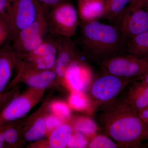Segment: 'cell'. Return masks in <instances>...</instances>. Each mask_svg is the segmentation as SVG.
Returning <instances> with one entry per match:
<instances>
[{
	"instance_id": "1",
	"label": "cell",
	"mask_w": 148,
	"mask_h": 148,
	"mask_svg": "<svg viewBox=\"0 0 148 148\" xmlns=\"http://www.w3.org/2000/svg\"><path fill=\"white\" fill-rule=\"evenodd\" d=\"M100 108L98 124L119 148L144 147L143 141L148 140V126L124 98H116Z\"/></svg>"
},
{
	"instance_id": "2",
	"label": "cell",
	"mask_w": 148,
	"mask_h": 148,
	"mask_svg": "<svg viewBox=\"0 0 148 148\" xmlns=\"http://www.w3.org/2000/svg\"><path fill=\"white\" fill-rule=\"evenodd\" d=\"M79 41L89 58L100 61L120 54L124 44L119 27L98 21L81 23Z\"/></svg>"
},
{
	"instance_id": "3",
	"label": "cell",
	"mask_w": 148,
	"mask_h": 148,
	"mask_svg": "<svg viewBox=\"0 0 148 148\" xmlns=\"http://www.w3.org/2000/svg\"><path fill=\"white\" fill-rule=\"evenodd\" d=\"M49 10L41 5L36 21L19 32L11 42L19 59L35 50L44 41L49 32L48 13Z\"/></svg>"
},
{
	"instance_id": "4",
	"label": "cell",
	"mask_w": 148,
	"mask_h": 148,
	"mask_svg": "<svg viewBox=\"0 0 148 148\" xmlns=\"http://www.w3.org/2000/svg\"><path fill=\"white\" fill-rule=\"evenodd\" d=\"M140 78L122 77L103 73L89 87L88 98L91 107L95 109L114 100L129 85Z\"/></svg>"
},
{
	"instance_id": "5",
	"label": "cell",
	"mask_w": 148,
	"mask_h": 148,
	"mask_svg": "<svg viewBox=\"0 0 148 148\" xmlns=\"http://www.w3.org/2000/svg\"><path fill=\"white\" fill-rule=\"evenodd\" d=\"M41 5L36 0H11L3 14L9 30L10 42L36 21Z\"/></svg>"
},
{
	"instance_id": "6",
	"label": "cell",
	"mask_w": 148,
	"mask_h": 148,
	"mask_svg": "<svg viewBox=\"0 0 148 148\" xmlns=\"http://www.w3.org/2000/svg\"><path fill=\"white\" fill-rule=\"evenodd\" d=\"M100 66L103 73L122 77H140L148 73V61L127 53L102 59Z\"/></svg>"
},
{
	"instance_id": "7",
	"label": "cell",
	"mask_w": 148,
	"mask_h": 148,
	"mask_svg": "<svg viewBox=\"0 0 148 148\" xmlns=\"http://www.w3.org/2000/svg\"><path fill=\"white\" fill-rule=\"evenodd\" d=\"M78 13L73 5L68 1L49 11V32L59 37L71 38L76 34L79 26Z\"/></svg>"
},
{
	"instance_id": "8",
	"label": "cell",
	"mask_w": 148,
	"mask_h": 148,
	"mask_svg": "<svg viewBox=\"0 0 148 148\" xmlns=\"http://www.w3.org/2000/svg\"><path fill=\"white\" fill-rule=\"evenodd\" d=\"M45 90L31 88L25 94L12 98L0 111V126L26 115L39 102Z\"/></svg>"
},
{
	"instance_id": "9",
	"label": "cell",
	"mask_w": 148,
	"mask_h": 148,
	"mask_svg": "<svg viewBox=\"0 0 148 148\" xmlns=\"http://www.w3.org/2000/svg\"><path fill=\"white\" fill-rule=\"evenodd\" d=\"M57 46L58 39L46 37L38 47L21 60L36 70L54 71L57 57Z\"/></svg>"
},
{
	"instance_id": "10",
	"label": "cell",
	"mask_w": 148,
	"mask_h": 148,
	"mask_svg": "<svg viewBox=\"0 0 148 148\" xmlns=\"http://www.w3.org/2000/svg\"><path fill=\"white\" fill-rule=\"evenodd\" d=\"M119 28L124 44L133 37L148 30V12L143 8L129 10L121 14Z\"/></svg>"
},
{
	"instance_id": "11",
	"label": "cell",
	"mask_w": 148,
	"mask_h": 148,
	"mask_svg": "<svg viewBox=\"0 0 148 148\" xmlns=\"http://www.w3.org/2000/svg\"><path fill=\"white\" fill-rule=\"evenodd\" d=\"M17 76L11 84L19 79L23 80L31 88L45 90L58 79L57 75L53 70L39 71L32 69L20 60L18 66Z\"/></svg>"
},
{
	"instance_id": "12",
	"label": "cell",
	"mask_w": 148,
	"mask_h": 148,
	"mask_svg": "<svg viewBox=\"0 0 148 148\" xmlns=\"http://www.w3.org/2000/svg\"><path fill=\"white\" fill-rule=\"evenodd\" d=\"M57 39V57L54 71L58 79L63 80L67 69L79 55L75 44L71 38L59 37Z\"/></svg>"
},
{
	"instance_id": "13",
	"label": "cell",
	"mask_w": 148,
	"mask_h": 148,
	"mask_svg": "<svg viewBox=\"0 0 148 148\" xmlns=\"http://www.w3.org/2000/svg\"><path fill=\"white\" fill-rule=\"evenodd\" d=\"M90 69L79 56L73 61L66 71L63 79L72 91L82 92L90 79Z\"/></svg>"
},
{
	"instance_id": "14",
	"label": "cell",
	"mask_w": 148,
	"mask_h": 148,
	"mask_svg": "<svg viewBox=\"0 0 148 148\" xmlns=\"http://www.w3.org/2000/svg\"><path fill=\"white\" fill-rule=\"evenodd\" d=\"M19 61L9 42L0 47V94L5 90Z\"/></svg>"
},
{
	"instance_id": "15",
	"label": "cell",
	"mask_w": 148,
	"mask_h": 148,
	"mask_svg": "<svg viewBox=\"0 0 148 148\" xmlns=\"http://www.w3.org/2000/svg\"><path fill=\"white\" fill-rule=\"evenodd\" d=\"M78 13L81 23L98 21L105 13L104 0H78Z\"/></svg>"
},
{
	"instance_id": "16",
	"label": "cell",
	"mask_w": 148,
	"mask_h": 148,
	"mask_svg": "<svg viewBox=\"0 0 148 148\" xmlns=\"http://www.w3.org/2000/svg\"><path fill=\"white\" fill-rule=\"evenodd\" d=\"M135 81L124 99L132 109L138 112L148 107V84Z\"/></svg>"
},
{
	"instance_id": "17",
	"label": "cell",
	"mask_w": 148,
	"mask_h": 148,
	"mask_svg": "<svg viewBox=\"0 0 148 148\" xmlns=\"http://www.w3.org/2000/svg\"><path fill=\"white\" fill-rule=\"evenodd\" d=\"M74 131L73 127L64 123L50 132L48 140L49 147H67L69 139Z\"/></svg>"
},
{
	"instance_id": "18",
	"label": "cell",
	"mask_w": 148,
	"mask_h": 148,
	"mask_svg": "<svg viewBox=\"0 0 148 148\" xmlns=\"http://www.w3.org/2000/svg\"><path fill=\"white\" fill-rule=\"evenodd\" d=\"M126 44L127 54L143 58L148 56V30L128 40Z\"/></svg>"
},
{
	"instance_id": "19",
	"label": "cell",
	"mask_w": 148,
	"mask_h": 148,
	"mask_svg": "<svg viewBox=\"0 0 148 148\" xmlns=\"http://www.w3.org/2000/svg\"><path fill=\"white\" fill-rule=\"evenodd\" d=\"M131 0H104L105 13L103 18L113 20L119 17Z\"/></svg>"
},
{
	"instance_id": "20",
	"label": "cell",
	"mask_w": 148,
	"mask_h": 148,
	"mask_svg": "<svg viewBox=\"0 0 148 148\" xmlns=\"http://www.w3.org/2000/svg\"><path fill=\"white\" fill-rule=\"evenodd\" d=\"M47 133L45 118H39L26 132L24 138L28 142H36L42 139Z\"/></svg>"
},
{
	"instance_id": "21",
	"label": "cell",
	"mask_w": 148,
	"mask_h": 148,
	"mask_svg": "<svg viewBox=\"0 0 148 148\" xmlns=\"http://www.w3.org/2000/svg\"><path fill=\"white\" fill-rule=\"evenodd\" d=\"M0 127L7 147H16L19 141V133L13 122L1 125Z\"/></svg>"
},
{
	"instance_id": "22",
	"label": "cell",
	"mask_w": 148,
	"mask_h": 148,
	"mask_svg": "<svg viewBox=\"0 0 148 148\" xmlns=\"http://www.w3.org/2000/svg\"><path fill=\"white\" fill-rule=\"evenodd\" d=\"M69 104L72 108L78 111L85 110L91 106L88 97L79 91H72L69 98Z\"/></svg>"
},
{
	"instance_id": "23",
	"label": "cell",
	"mask_w": 148,
	"mask_h": 148,
	"mask_svg": "<svg viewBox=\"0 0 148 148\" xmlns=\"http://www.w3.org/2000/svg\"><path fill=\"white\" fill-rule=\"evenodd\" d=\"M73 127L74 131L81 132L87 136L95 135L97 129L95 123L86 118H81L76 120Z\"/></svg>"
},
{
	"instance_id": "24",
	"label": "cell",
	"mask_w": 148,
	"mask_h": 148,
	"mask_svg": "<svg viewBox=\"0 0 148 148\" xmlns=\"http://www.w3.org/2000/svg\"><path fill=\"white\" fill-rule=\"evenodd\" d=\"M87 148H119L116 143L109 137L103 135H95L89 141Z\"/></svg>"
},
{
	"instance_id": "25",
	"label": "cell",
	"mask_w": 148,
	"mask_h": 148,
	"mask_svg": "<svg viewBox=\"0 0 148 148\" xmlns=\"http://www.w3.org/2000/svg\"><path fill=\"white\" fill-rule=\"evenodd\" d=\"M50 108L53 114L63 120L69 118L71 116V110L69 106L62 101L53 102L51 105Z\"/></svg>"
},
{
	"instance_id": "26",
	"label": "cell",
	"mask_w": 148,
	"mask_h": 148,
	"mask_svg": "<svg viewBox=\"0 0 148 148\" xmlns=\"http://www.w3.org/2000/svg\"><path fill=\"white\" fill-rule=\"evenodd\" d=\"M89 141L87 136L81 132L74 131L67 144L68 148H87Z\"/></svg>"
},
{
	"instance_id": "27",
	"label": "cell",
	"mask_w": 148,
	"mask_h": 148,
	"mask_svg": "<svg viewBox=\"0 0 148 148\" xmlns=\"http://www.w3.org/2000/svg\"><path fill=\"white\" fill-rule=\"evenodd\" d=\"M10 38L8 25L3 15L0 16V47L7 42Z\"/></svg>"
},
{
	"instance_id": "28",
	"label": "cell",
	"mask_w": 148,
	"mask_h": 148,
	"mask_svg": "<svg viewBox=\"0 0 148 148\" xmlns=\"http://www.w3.org/2000/svg\"><path fill=\"white\" fill-rule=\"evenodd\" d=\"M45 118L47 133H50L53 130L64 123L63 120L54 114L47 116Z\"/></svg>"
},
{
	"instance_id": "29",
	"label": "cell",
	"mask_w": 148,
	"mask_h": 148,
	"mask_svg": "<svg viewBox=\"0 0 148 148\" xmlns=\"http://www.w3.org/2000/svg\"><path fill=\"white\" fill-rule=\"evenodd\" d=\"M39 3L41 4L44 6L48 9L53 8L64 2L67 1V0H36Z\"/></svg>"
},
{
	"instance_id": "30",
	"label": "cell",
	"mask_w": 148,
	"mask_h": 148,
	"mask_svg": "<svg viewBox=\"0 0 148 148\" xmlns=\"http://www.w3.org/2000/svg\"><path fill=\"white\" fill-rule=\"evenodd\" d=\"M146 0H131L126 8L129 10H134L143 8Z\"/></svg>"
},
{
	"instance_id": "31",
	"label": "cell",
	"mask_w": 148,
	"mask_h": 148,
	"mask_svg": "<svg viewBox=\"0 0 148 148\" xmlns=\"http://www.w3.org/2000/svg\"><path fill=\"white\" fill-rule=\"evenodd\" d=\"M138 114L141 120L148 126V107L139 111Z\"/></svg>"
},
{
	"instance_id": "32",
	"label": "cell",
	"mask_w": 148,
	"mask_h": 148,
	"mask_svg": "<svg viewBox=\"0 0 148 148\" xmlns=\"http://www.w3.org/2000/svg\"><path fill=\"white\" fill-rule=\"evenodd\" d=\"M11 0H0V16L5 12Z\"/></svg>"
},
{
	"instance_id": "33",
	"label": "cell",
	"mask_w": 148,
	"mask_h": 148,
	"mask_svg": "<svg viewBox=\"0 0 148 148\" xmlns=\"http://www.w3.org/2000/svg\"><path fill=\"white\" fill-rule=\"evenodd\" d=\"M11 91H10L6 93L0 94V103H8L9 101L12 99V95Z\"/></svg>"
},
{
	"instance_id": "34",
	"label": "cell",
	"mask_w": 148,
	"mask_h": 148,
	"mask_svg": "<svg viewBox=\"0 0 148 148\" xmlns=\"http://www.w3.org/2000/svg\"><path fill=\"white\" fill-rule=\"evenodd\" d=\"M7 147L6 145L3 136L2 132L1 129L0 127V148H3Z\"/></svg>"
},
{
	"instance_id": "35",
	"label": "cell",
	"mask_w": 148,
	"mask_h": 148,
	"mask_svg": "<svg viewBox=\"0 0 148 148\" xmlns=\"http://www.w3.org/2000/svg\"><path fill=\"white\" fill-rule=\"evenodd\" d=\"M139 80L142 82L144 83L148 84V73L145 75L140 77Z\"/></svg>"
},
{
	"instance_id": "36",
	"label": "cell",
	"mask_w": 148,
	"mask_h": 148,
	"mask_svg": "<svg viewBox=\"0 0 148 148\" xmlns=\"http://www.w3.org/2000/svg\"><path fill=\"white\" fill-rule=\"evenodd\" d=\"M143 8L148 12V0H146Z\"/></svg>"
},
{
	"instance_id": "37",
	"label": "cell",
	"mask_w": 148,
	"mask_h": 148,
	"mask_svg": "<svg viewBox=\"0 0 148 148\" xmlns=\"http://www.w3.org/2000/svg\"><path fill=\"white\" fill-rule=\"evenodd\" d=\"M8 103H0V111L4 108Z\"/></svg>"
},
{
	"instance_id": "38",
	"label": "cell",
	"mask_w": 148,
	"mask_h": 148,
	"mask_svg": "<svg viewBox=\"0 0 148 148\" xmlns=\"http://www.w3.org/2000/svg\"><path fill=\"white\" fill-rule=\"evenodd\" d=\"M143 58H144V59H145V60H147V61H148V56Z\"/></svg>"
},
{
	"instance_id": "39",
	"label": "cell",
	"mask_w": 148,
	"mask_h": 148,
	"mask_svg": "<svg viewBox=\"0 0 148 148\" xmlns=\"http://www.w3.org/2000/svg\"><path fill=\"white\" fill-rule=\"evenodd\" d=\"M145 145L146 146H147V147H148V142L147 143V144H146Z\"/></svg>"
}]
</instances>
